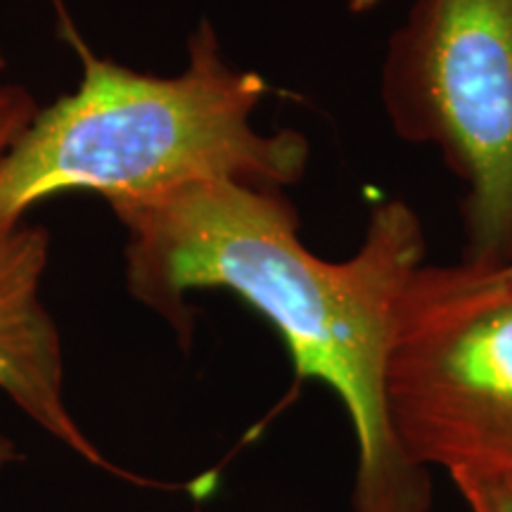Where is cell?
Returning a JSON list of instances; mask_svg holds the SVG:
<instances>
[{
  "label": "cell",
  "instance_id": "7",
  "mask_svg": "<svg viewBox=\"0 0 512 512\" xmlns=\"http://www.w3.org/2000/svg\"><path fill=\"white\" fill-rule=\"evenodd\" d=\"M36 100L24 86L0 83V159L36 117Z\"/></svg>",
  "mask_w": 512,
  "mask_h": 512
},
{
  "label": "cell",
  "instance_id": "8",
  "mask_svg": "<svg viewBox=\"0 0 512 512\" xmlns=\"http://www.w3.org/2000/svg\"><path fill=\"white\" fill-rule=\"evenodd\" d=\"M17 458H19L17 446L12 444V441L5 437V434H0V472H3L8 465L15 463Z\"/></svg>",
  "mask_w": 512,
  "mask_h": 512
},
{
  "label": "cell",
  "instance_id": "4",
  "mask_svg": "<svg viewBox=\"0 0 512 512\" xmlns=\"http://www.w3.org/2000/svg\"><path fill=\"white\" fill-rule=\"evenodd\" d=\"M394 437L413 465L512 475V290L465 264L422 266L387 368Z\"/></svg>",
  "mask_w": 512,
  "mask_h": 512
},
{
  "label": "cell",
  "instance_id": "1",
  "mask_svg": "<svg viewBox=\"0 0 512 512\" xmlns=\"http://www.w3.org/2000/svg\"><path fill=\"white\" fill-rule=\"evenodd\" d=\"M126 228V285L185 344L195 290H226L264 316L299 380L344 403L358 444L356 512H427L430 475L394 437L387 368L399 309L425 266V228L406 200L370 209L361 247L328 261L299 238L283 190L214 181L110 207Z\"/></svg>",
  "mask_w": 512,
  "mask_h": 512
},
{
  "label": "cell",
  "instance_id": "3",
  "mask_svg": "<svg viewBox=\"0 0 512 512\" xmlns=\"http://www.w3.org/2000/svg\"><path fill=\"white\" fill-rule=\"evenodd\" d=\"M380 100L392 131L434 147L465 185V256L512 261V0H415L389 38Z\"/></svg>",
  "mask_w": 512,
  "mask_h": 512
},
{
  "label": "cell",
  "instance_id": "2",
  "mask_svg": "<svg viewBox=\"0 0 512 512\" xmlns=\"http://www.w3.org/2000/svg\"><path fill=\"white\" fill-rule=\"evenodd\" d=\"M57 29L81 60V83L38 110L0 159V230L69 190L98 192L112 207L195 183L283 190L304 178L309 140L292 128L254 126L271 88L223 55L209 19L190 34L188 64L176 76L100 57L62 3Z\"/></svg>",
  "mask_w": 512,
  "mask_h": 512
},
{
  "label": "cell",
  "instance_id": "9",
  "mask_svg": "<svg viewBox=\"0 0 512 512\" xmlns=\"http://www.w3.org/2000/svg\"><path fill=\"white\" fill-rule=\"evenodd\" d=\"M347 3V8L354 12V15H366V12L380 8L382 3H387V0H344Z\"/></svg>",
  "mask_w": 512,
  "mask_h": 512
},
{
  "label": "cell",
  "instance_id": "6",
  "mask_svg": "<svg viewBox=\"0 0 512 512\" xmlns=\"http://www.w3.org/2000/svg\"><path fill=\"white\" fill-rule=\"evenodd\" d=\"M472 512H512V475L458 470L448 475Z\"/></svg>",
  "mask_w": 512,
  "mask_h": 512
},
{
  "label": "cell",
  "instance_id": "5",
  "mask_svg": "<svg viewBox=\"0 0 512 512\" xmlns=\"http://www.w3.org/2000/svg\"><path fill=\"white\" fill-rule=\"evenodd\" d=\"M48 254L46 228L17 223L0 230V389L76 456L121 475L81 430L64 401L60 330L41 299Z\"/></svg>",
  "mask_w": 512,
  "mask_h": 512
},
{
  "label": "cell",
  "instance_id": "10",
  "mask_svg": "<svg viewBox=\"0 0 512 512\" xmlns=\"http://www.w3.org/2000/svg\"><path fill=\"white\" fill-rule=\"evenodd\" d=\"M477 271H479V268H477ZM486 273H489L494 280H498V283H501V285L510 287V290H512V261H510V264H505V266L489 268V271H486Z\"/></svg>",
  "mask_w": 512,
  "mask_h": 512
},
{
  "label": "cell",
  "instance_id": "11",
  "mask_svg": "<svg viewBox=\"0 0 512 512\" xmlns=\"http://www.w3.org/2000/svg\"><path fill=\"white\" fill-rule=\"evenodd\" d=\"M5 69V55H3V48H0V74H3Z\"/></svg>",
  "mask_w": 512,
  "mask_h": 512
}]
</instances>
